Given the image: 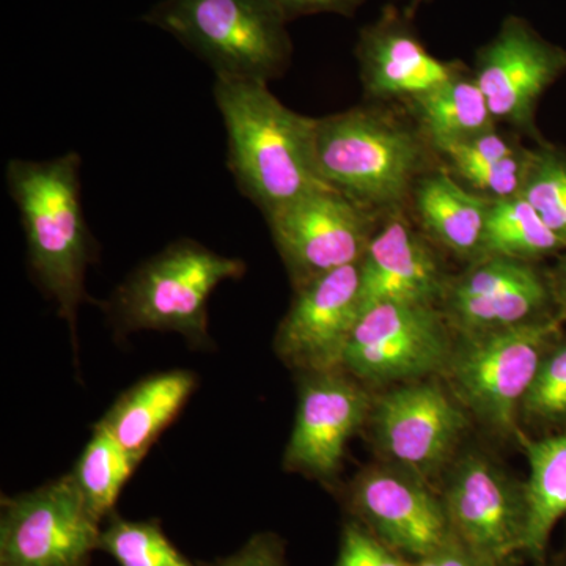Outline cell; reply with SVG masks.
Here are the masks:
<instances>
[{
	"label": "cell",
	"mask_w": 566,
	"mask_h": 566,
	"mask_svg": "<svg viewBox=\"0 0 566 566\" xmlns=\"http://www.w3.org/2000/svg\"><path fill=\"white\" fill-rule=\"evenodd\" d=\"M543 566H566V520L564 538H562L560 546L557 549H551L549 556H547Z\"/></svg>",
	"instance_id": "e575fe53"
},
{
	"label": "cell",
	"mask_w": 566,
	"mask_h": 566,
	"mask_svg": "<svg viewBox=\"0 0 566 566\" xmlns=\"http://www.w3.org/2000/svg\"><path fill=\"white\" fill-rule=\"evenodd\" d=\"M455 338L439 305L375 304L357 319L340 368L368 389L442 378Z\"/></svg>",
	"instance_id": "52a82bcc"
},
{
	"label": "cell",
	"mask_w": 566,
	"mask_h": 566,
	"mask_svg": "<svg viewBox=\"0 0 566 566\" xmlns=\"http://www.w3.org/2000/svg\"><path fill=\"white\" fill-rule=\"evenodd\" d=\"M268 85L216 77L212 88L229 140L227 166L264 218L327 186L316 164L315 118L289 109Z\"/></svg>",
	"instance_id": "6da1fadb"
},
{
	"label": "cell",
	"mask_w": 566,
	"mask_h": 566,
	"mask_svg": "<svg viewBox=\"0 0 566 566\" xmlns=\"http://www.w3.org/2000/svg\"><path fill=\"white\" fill-rule=\"evenodd\" d=\"M420 133L436 151L479 134L494 132V117L474 76L460 73L434 91L412 99Z\"/></svg>",
	"instance_id": "7402d4cb"
},
{
	"label": "cell",
	"mask_w": 566,
	"mask_h": 566,
	"mask_svg": "<svg viewBox=\"0 0 566 566\" xmlns=\"http://www.w3.org/2000/svg\"><path fill=\"white\" fill-rule=\"evenodd\" d=\"M551 282H553L554 300H556L558 315L566 322V252L558 260L556 268L551 271Z\"/></svg>",
	"instance_id": "836d02e7"
},
{
	"label": "cell",
	"mask_w": 566,
	"mask_h": 566,
	"mask_svg": "<svg viewBox=\"0 0 566 566\" xmlns=\"http://www.w3.org/2000/svg\"><path fill=\"white\" fill-rule=\"evenodd\" d=\"M334 566H415V560L401 556L348 517L342 527L340 545Z\"/></svg>",
	"instance_id": "f1b7e54d"
},
{
	"label": "cell",
	"mask_w": 566,
	"mask_h": 566,
	"mask_svg": "<svg viewBox=\"0 0 566 566\" xmlns=\"http://www.w3.org/2000/svg\"><path fill=\"white\" fill-rule=\"evenodd\" d=\"M293 286L363 262L376 232L375 211L337 189H315L266 218Z\"/></svg>",
	"instance_id": "8fae6325"
},
{
	"label": "cell",
	"mask_w": 566,
	"mask_h": 566,
	"mask_svg": "<svg viewBox=\"0 0 566 566\" xmlns=\"http://www.w3.org/2000/svg\"><path fill=\"white\" fill-rule=\"evenodd\" d=\"M356 54L365 92L379 102H412L461 73L457 63L431 55L392 10L360 32Z\"/></svg>",
	"instance_id": "ac0fdd59"
},
{
	"label": "cell",
	"mask_w": 566,
	"mask_h": 566,
	"mask_svg": "<svg viewBox=\"0 0 566 566\" xmlns=\"http://www.w3.org/2000/svg\"><path fill=\"white\" fill-rule=\"evenodd\" d=\"M210 566H289L286 543L275 532H259L232 556L218 558Z\"/></svg>",
	"instance_id": "4dcf8cb0"
},
{
	"label": "cell",
	"mask_w": 566,
	"mask_h": 566,
	"mask_svg": "<svg viewBox=\"0 0 566 566\" xmlns=\"http://www.w3.org/2000/svg\"><path fill=\"white\" fill-rule=\"evenodd\" d=\"M290 20L305 14H353L364 0H279Z\"/></svg>",
	"instance_id": "d6a6232c"
},
{
	"label": "cell",
	"mask_w": 566,
	"mask_h": 566,
	"mask_svg": "<svg viewBox=\"0 0 566 566\" xmlns=\"http://www.w3.org/2000/svg\"><path fill=\"white\" fill-rule=\"evenodd\" d=\"M360 315L359 262L318 275L294 289L292 305L275 333L274 352L297 374L340 368Z\"/></svg>",
	"instance_id": "9a60e30c"
},
{
	"label": "cell",
	"mask_w": 566,
	"mask_h": 566,
	"mask_svg": "<svg viewBox=\"0 0 566 566\" xmlns=\"http://www.w3.org/2000/svg\"><path fill=\"white\" fill-rule=\"evenodd\" d=\"M422 133L378 107L315 118L319 175L331 188L371 211L397 210L427 163Z\"/></svg>",
	"instance_id": "3957f363"
},
{
	"label": "cell",
	"mask_w": 566,
	"mask_h": 566,
	"mask_svg": "<svg viewBox=\"0 0 566 566\" xmlns=\"http://www.w3.org/2000/svg\"><path fill=\"white\" fill-rule=\"evenodd\" d=\"M102 528L71 474L2 497L0 566H91Z\"/></svg>",
	"instance_id": "30bf717a"
},
{
	"label": "cell",
	"mask_w": 566,
	"mask_h": 566,
	"mask_svg": "<svg viewBox=\"0 0 566 566\" xmlns=\"http://www.w3.org/2000/svg\"><path fill=\"white\" fill-rule=\"evenodd\" d=\"M520 196L534 207L566 249V151L547 144L528 151Z\"/></svg>",
	"instance_id": "4316f807"
},
{
	"label": "cell",
	"mask_w": 566,
	"mask_h": 566,
	"mask_svg": "<svg viewBox=\"0 0 566 566\" xmlns=\"http://www.w3.org/2000/svg\"><path fill=\"white\" fill-rule=\"evenodd\" d=\"M566 73V50L543 39L523 18L509 17L476 57L474 80L494 120L538 137L536 107Z\"/></svg>",
	"instance_id": "2e32d148"
},
{
	"label": "cell",
	"mask_w": 566,
	"mask_h": 566,
	"mask_svg": "<svg viewBox=\"0 0 566 566\" xmlns=\"http://www.w3.org/2000/svg\"><path fill=\"white\" fill-rule=\"evenodd\" d=\"M415 2H422V0H415Z\"/></svg>",
	"instance_id": "d590c367"
},
{
	"label": "cell",
	"mask_w": 566,
	"mask_h": 566,
	"mask_svg": "<svg viewBox=\"0 0 566 566\" xmlns=\"http://www.w3.org/2000/svg\"><path fill=\"white\" fill-rule=\"evenodd\" d=\"M99 551L118 566H210L185 556L158 520H125L117 512L104 521Z\"/></svg>",
	"instance_id": "d4e9b609"
},
{
	"label": "cell",
	"mask_w": 566,
	"mask_h": 566,
	"mask_svg": "<svg viewBox=\"0 0 566 566\" xmlns=\"http://www.w3.org/2000/svg\"><path fill=\"white\" fill-rule=\"evenodd\" d=\"M520 427L542 438L566 430V331L549 346L521 405Z\"/></svg>",
	"instance_id": "484cf974"
},
{
	"label": "cell",
	"mask_w": 566,
	"mask_h": 566,
	"mask_svg": "<svg viewBox=\"0 0 566 566\" xmlns=\"http://www.w3.org/2000/svg\"><path fill=\"white\" fill-rule=\"evenodd\" d=\"M441 379H419L374 395L365 428L385 463L424 479L442 475L460 452L471 415Z\"/></svg>",
	"instance_id": "9c48e42d"
},
{
	"label": "cell",
	"mask_w": 566,
	"mask_h": 566,
	"mask_svg": "<svg viewBox=\"0 0 566 566\" xmlns=\"http://www.w3.org/2000/svg\"><path fill=\"white\" fill-rule=\"evenodd\" d=\"M248 271L244 260L180 238L139 264L106 303L118 335L137 331L180 334L192 346L210 345L208 303L221 283Z\"/></svg>",
	"instance_id": "277c9868"
},
{
	"label": "cell",
	"mask_w": 566,
	"mask_h": 566,
	"mask_svg": "<svg viewBox=\"0 0 566 566\" xmlns=\"http://www.w3.org/2000/svg\"><path fill=\"white\" fill-rule=\"evenodd\" d=\"M344 506L349 520L409 560L455 538L439 491L400 465L382 461L363 469L345 486Z\"/></svg>",
	"instance_id": "7c38bea8"
},
{
	"label": "cell",
	"mask_w": 566,
	"mask_h": 566,
	"mask_svg": "<svg viewBox=\"0 0 566 566\" xmlns=\"http://www.w3.org/2000/svg\"><path fill=\"white\" fill-rule=\"evenodd\" d=\"M455 334L485 333L558 315L551 273L536 263L480 256L449 277L441 304Z\"/></svg>",
	"instance_id": "5bb4252c"
},
{
	"label": "cell",
	"mask_w": 566,
	"mask_h": 566,
	"mask_svg": "<svg viewBox=\"0 0 566 566\" xmlns=\"http://www.w3.org/2000/svg\"><path fill=\"white\" fill-rule=\"evenodd\" d=\"M416 210L434 243L460 259H480L491 200L465 189L452 175L434 172L415 188Z\"/></svg>",
	"instance_id": "44dd1931"
},
{
	"label": "cell",
	"mask_w": 566,
	"mask_h": 566,
	"mask_svg": "<svg viewBox=\"0 0 566 566\" xmlns=\"http://www.w3.org/2000/svg\"><path fill=\"white\" fill-rule=\"evenodd\" d=\"M196 387L197 376L188 370L147 376L123 392L98 423L142 463Z\"/></svg>",
	"instance_id": "d6986e66"
},
{
	"label": "cell",
	"mask_w": 566,
	"mask_h": 566,
	"mask_svg": "<svg viewBox=\"0 0 566 566\" xmlns=\"http://www.w3.org/2000/svg\"><path fill=\"white\" fill-rule=\"evenodd\" d=\"M447 281L434 249L392 216L376 229L360 262L363 312L381 303L441 304Z\"/></svg>",
	"instance_id": "e0dca14e"
},
{
	"label": "cell",
	"mask_w": 566,
	"mask_h": 566,
	"mask_svg": "<svg viewBox=\"0 0 566 566\" xmlns=\"http://www.w3.org/2000/svg\"><path fill=\"white\" fill-rule=\"evenodd\" d=\"M142 21L180 41L216 77L270 84L292 61L279 0H161Z\"/></svg>",
	"instance_id": "5b68a950"
},
{
	"label": "cell",
	"mask_w": 566,
	"mask_h": 566,
	"mask_svg": "<svg viewBox=\"0 0 566 566\" xmlns=\"http://www.w3.org/2000/svg\"><path fill=\"white\" fill-rule=\"evenodd\" d=\"M442 476L438 491L458 542L497 566L523 565L526 482L479 447L460 449Z\"/></svg>",
	"instance_id": "ba28073f"
},
{
	"label": "cell",
	"mask_w": 566,
	"mask_h": 566,
	"mask_svg": "<svg viewBox=\"0 0 566 566\" xmlns=\"http://www.w3.org/2000/svg\"><path fill=\"white\" fill-rule=\"evenodd\" d=\"M516 444L526 453L528 463L524 558L534 566H543L554 532L566 520V430L542 438L521 430Z\"/></svg>",
	"instance_id": "ffe728a7"
},
{
	"label": "cell",
	"mask_w": 566,
	"mask_h": 566,
	"mask_svg": "<svg viewBox=\"0 0 566 566\" xmlns=\"http://www.w3.org/2000/svg\"><path fill=\"white\" fill-rule=\"evenodd\" d=\"M140 461L103 427L96 423L91 441L82 450L73 475L77 490L93 516L104 524L115 513L123 488L132 479Z\"/></svg>",
	"instance_id": "cb8c5ba5"
},
{
	"label": "cell",
	"mask_w": 566,
	"mask_h": 566,
	"mask_svg": "<svg viewBox=\"0 0 566 566\" xmlns=\"http://www.w3.org/2000/svg\"><path fill=\"white\" fill-rule=\"evenodd\" d=\"M528 151L531 150H521L510 158L483 166L463 167L455 170V174L460 175L474 192L488 200L520 196L526 177Z\"/></svg>",
	"instance_id": "83f0119b"
},
{
	"label": "cell",
	"mask_w": 566,
	"mask_h": 566,
	"mask_svg": "<svg viewBox=\"0 0 566 566\" xmlns=\"http://www.w3.org/2000/svg\"><path fill=\"white\" fill-rule=\"evenodd\" d=\"M564 326L556 315L504 329L457 334L442 379L486 430L516 442L521 405Z\"/></svg>",
	"instance_id": "8992f818"
},
{
	"label": "cell",
	"mask_w": 566,
	"mask_h": 566,
	"mask_svg": "<svg viewBox=\"0 0 566 566\" xmlns=\"http://www.w3.org/2000/svg\"><path fill=\"white\" fill-rule=\"evenodd\" d=\"M523 148H517L512 142L505 140L501 134L488 132L479 134L455 144L446 145L439 148V153L446 156L447 161L452 164L453 170L463 169V167L483 166L501 161L517 155Z\"/></svg>",
	"instance_id": "f546056e"
},
{
	"label": "cell",
	"mask_w": 566,
	"mask_h": 566,
	"mask_svg": "<svg viewBox=\"0 0 566 566\" xmlns=\"http://www.w3.org/2000/svg\"><path fill=\"white\" fill-rule=\"evenodd\" d=\"M564 251V244L524 197L491 200L480 256L538 263Z\"/></svg>",
	"instance_id": "603a6c76"
},
{
	"label": "cell",
	"mask_w": 566,
	"mask_h": 566,
	"mask_svg": "<svg viewBox=\"0 0 566 566\" xmlns=\"http://www.w3.org/2000/svg\"><path fill=\"white\" fill-rule=\"evenodd\" d=\"M415 566H497L485 557L479 556L457 538L450 539L433 553L415 560Z\"/></svg>",
	"instance_id": "1f68e13d"
},
{
	"label": "cell",
	"mask_w": 566,
	"mask_h": 566,
	"mask_svg": "<svg viewBox=\"0 0 566 566\" xmlns=\"http://www.w3.org/2000/svg\"><path fill=\"white\" fill-rule=\"evenodd\" d=\"M297 378L296 417L283 469L329 483L340 472L349 439L367 424L374 394L344 368Z\"/></svg>",
	"instance_id": "4fadbf2b"
},
{
	"label": "cell",
	"mask_w": 566,
	"mask_h": 566,
	"mask_svg": "<svg viewBox=\"0 0 566 566\" xmlns=\"http://www.w3.org/2000/svg\"><path fill=\"white\" fill-rule=\"evenodd\" d=\"M82 158L66 151L51 159H10L7 191L20 212L33 281L57 305L74 337L85 275L98 255L82 205Z\"/></svg>",
	"instance_id": "7a4b0ae2"
}]
</instances>
